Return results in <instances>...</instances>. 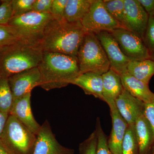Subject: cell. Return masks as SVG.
Here are the masks:
<instances>
[{"label":"cell","mask_w":154,"mask_h":154,"mask_svg":"<svg viewBox=\"0 0 154 154\" xmlns=\"http://www.w3.org/2000/svg\"><path fill=\"white\" fill-rule=\"evenodd\" d=\"M153 16L154 17V14H153Z\"/></svg>","instance_id":"40"},{"label":"cell","mask_w":154,"mask_h":154,"mask_svg":"<svg viewBox=\"0 0 154 154\" xmlns=\"http://www.w3.org/2000/svg\"><path fill=\"white\" fill-rule=\"evenodd\" d=\"M112 118V127L108 140L110 150L113 154H122V145L128 126L119 112L115 104L109 106Z\"/></svg>","instance_id":"15"},{"label":"cell","mask_w":154,"mask_h":154,"mask_svg":"<svg viewBox=\"0 0 154 154\" xmlns=\"http://www.w3.org/2000/svg\"><path fill=\"white\" fill-rule=\"evenodd\" d=\"M152 149L153 153H154V145L152 147Z\"/></svg>","instance_id":"38"},{"label":"cell","mask_w":154,"mask_h":154,"mask_svg":"<svg viewBox=\"0 0 154 154\" xmlns=\"http://www.w3.org/2000/svg\"><path fill=\"white\" fill-rule=\"evenodd\" d=\"M97 136V146L96 154H113L109 149L108 140L101 127L100 119L96 120V129Z\"/></svg>","instance_id":"26"},{"label":"cell","mask_w":154,"mask_h":154,"mask_svg":"<svg viewBox=\"0 0 154 154\" xmlns=\"http://www.w3.org/2000/svg\"><path fill=\"white\" fill-rule=\"evenodd\" d=\"M21 40L15 28L8 25H0V50Z\"/></svg>","instance_id":"25"},{"label":"cell","mask_w":154,"mask_h":154,"mask_svg":"<svg viewBox=\"0 0 154 154\" xmlns=\"http://www.w3.org/2000/svg\"><path fill=\"white\" fill-rule=\"evenodd\" d=\"M0 139L13 154H32L36 135L9 114Z\"/></svg>","instance_id":"6"},{"label":"cell","mask_w":154,"mask_h":154,"mask_svg":"<svg viewBox=\"0 0 154 154\" xmlns=\"http://www.w3.org/2000/svg\"><path fill=\"white\" fill-rule=\"evenodd\" d=\"M1 3H2V1H0V4H1Z\"/></svg>","instance_id":"39"},{"label":"cell","mask_w":154,"mask_h":154,"mask_svg":"<svg viewBox=\"0 0 154 154\" xmlns=\"http://www.w3.org/2000/svg\"><path fill=\"white\" fill-rule=\"evenodd\" d=\"M109 32L117 42L123 54L131 61L150 59V52L142 39L136 34L123 28Z\"/></svg>","instance_id":"8"},{"label":"cell","mask_w":154,"mask_h":154,"mask_svg":"<svg viewBox=\"0 0 154 154\" xmlns=\"http://www.w3.org/2000/svg\"><path fill=\"white\" fill-rule=\"evenodd\" d=\"M152 154H154V153H153Z\"/></svg>","instance_id":"41"},{"label":"cell","mask_w":154,"mask_h":154,"mask_svg":"<svg viewBox=\"0 0 154 154\" xmlns=\"http://www.w3.org/2000/svg\"><path fill=\"white\" fill-rule=\"evenodd\" d=\"M38 67L39 86L46 91L66 87L80 74L77 57L56 53L43 52Z\"/></svg>","instance_id":"2"},{"label":"cell","mask_w":154,"mask_h":154,"mask_svg":"<svg viewBox=\"0 0 154 154\" xmlns=\"http://www.w3.org/2000/svg\"><path fill=\"white\" fill-rule=\"evenodd\" d=\"M31 93L14 99L9 114L13 116L24 126L36 135L41 128L36 121L31 107Z\"/></svg>","instance_id":"13"},{"label":"cell","mask_w":154,"mask_h":154,"mask_svg":"<svg viewBox=\"0 0 154 154\" xmlns=\"http://www.w3.org/2000/svg\"><path fill=\"white\" fill-rule=\"evenodd\" d=\"M102 76L103 101L110 106L115 104L116 100L122 92L123 86L120 75L111 69H110Z\"/></svg>","instance_id":"19"},{"label":"cell","mask_w":154,"mask_h":154,"mask_svg":"<svg viewBox=\"0 0 154 154\" xmlns=\"http://www.w3.org/2000/svg\"><path fill=\"white\" fill-rule=\"evenodd\" d=\"M97 136L96 131L79 146V154H96Z\"/></svg>","instance_id":"28"},{"label":"cell","mask_w":154,"mask_h":154,"mask_svg":"<svg viewBox=\"0 0 154 154\" xmlns=\"http://www.w3.org/2000/svg\"><path fill=\"white\" fill-rule=\"evenodd\" d=\"M77 58L80 74L93 72L102 75L110 69L105 50L96 34L92 32L86 33Z\"/></svg>","instance_id":"4"},{"label":"cell","mask_w":154,"mask_h":154,"mask_svg":"<svg viewBox=\"0 0 154 154\" xmlns=\"http://www.w3.org/2000/svg\"><path fill=\"white\" fill-rule=\"evenodd\" d=\"M68 0H53L51 14L53 19L58 20L64 19L65 11Z\"/></svg>","instance_id":"31"},{"label":"cell","mask_w":154,"mask_h":154,"mask_svg":"<svg viewBox=\"0 0 154 154\" xmlns=\"http://www.w3.org/2000/svg\"><path fill=\"white\" fill-rule=\"evenodd\" d=\"M142 40L150 52H154V17L152 14L149 15L148 22Z\"/></svg>","instance_id":"29"},{"label":"cell","mask_w":154,"mask_h":154,"mask_svg":"<svg viewBox=\"0 0 154 154\" xmlns=\"http://www.w3.org/2000/svg\"><path fill=\"white\" fill-rule=\"evenodd\" d=\"M81 22L87 32L96 34L122 28L107 12L102 0H93L89 11Z\"/></svg>","instance_id":"7"},{"label":"cell","mask_w":154,"mask_h":154,"mask_svg":"<svg viewBox=\"0 0 154 154\" xmlns=\"http://www.w3.org/2000/svg\"><path fill=\"white\" fill-rule=\"evenodd\" d=\"M87 31L81 22H70L53 18L45 30L40 47L43 52L77 57Z\"/></svg>","instance_id":"1"},{"label":"cell","mask_w":154,"mask_h":154,"mask_svg":"<svg viewBox=\"0 0 154 154\" xmlns=\"http://www.w3.org/2000/svg\"><path fill=\"white\" fill-rule=\"evenodd\" d=\"M93 0H68L64 19L67 22H81L91 8Z\"/></svg>","instance_id":"21"},{"label":"cell","mask_w":154,"mask_h":154,"mask_svg":"<svg viewBox=\"0 0 154 154\" xmlns=\"http://www.w3.org/2000/svg\"><path fill=\"white\" fill-rule=\"evenodd\" d=\"M149 15L145 11L138 0H124L123 28L143 38Z\"/></svg>","instance_id":"9"},{"label":"cell","mask_w":154,"mask_h":154,"mask_svg":"<svg viewBox=\"0 0 154 154\" xmlns=\"http://www.w3.org/2000/svg\"><path fill=\"white\" fill-rule=\"evenodd\" d=\"M0 154H13L0 139Z\"/></svg>","instance_id":"36"},{"label":"cell","mask_w":154,"mask_h":154,"mask_svg":"<svg viewBox=\"0 0 154 154\" xmlns=\"http://www.w3.org/2000/svg\"><path fill=\"white\" fill-rule=\"evenodd\" d=\"M13 102L8 78L0 75V111L9 114Z\"/></svg>","instance_id":"22"},{"label":"cell","mask_w":154,"mask_h":154,"mask_svg":"<svg viewBox=\"0 0 154 154\" xmlns=\"http://www.w3.org/2000/svg\"><path fill=\"white\" fill-rule=\"evenodd\" d=\"M127 73L149 85L154 75V61L150 59L140 61H131L127 67Z\"/></svg>","instance_id":"20"},{"label":"cell","mask_w":154,"mask_h":154,"mask_svg":"<svg viewBox=\"0 0 154 154\" xmlns=\"http://www.w3.org/2000/svg\"><path fill=\"white\" fill-rule=\"evenodd\" d=\"M122 154H139L134 125L128 127L122 145Z\"/></svg>","instance_id":"23"},{"label":"cell","mask_w":154,"mask_h":154,"mask_svg":"<svg viewBox=\"0 0 154 154\" xmlns=\"http://www.w3.org/2000/svg\"><path fill=\"white\" fill-rule=\"evenodd\" d=\"M82 88L87 95H92L104 101L102 75L93 72L81 74L71 83Z\"/></svg>","instance_id":"16"},{"label":"cell","mask_w":154,"mask_h":154,"mask_svg":"<svg viewBox=\"0 0 154 154\" xmlns=\"http://www.w3.org/2000/svg\"><path fill=\"white\" fill-rule=\"evenodd\" d=\"M105 50L110 69L119 75L127 72L130 60L123 54L118 43L110 32L103 31L96 34Z\"/></svg>","instance_id":"10"},{"label":"cell","mask_w":154,"mask_h":154,"mask_svg":"<svg viewBox=\"0 0 154 154\" xmlns=\"http://www.w3.org/2000/svg\"><path fill=\"white\" fill-rule=\"evenodd\" d=\"M139 2L149 15L154 14V0H138Z\"/></svg>","instance_id":"34"},{"label":"cell","mask_w":154,"mask_h":154,"mask_svg":"<svg viewBox=\"0 0 154 154\" xmlns=\"http://www.w3.org/2000/svg\"><path fill=\"white\" fill-rule=\"evenodd\" d=\"M74 150L64 146L59 143L49 122L45 120L36 135L32 154H74Z\"/></svg>","instance_id":"11"},{"label":"cell","mask_w":154,"mask_h":154,"mask_svg":"<svg viewBox=\"0 0 154 154\" xmlns=\"http://www.w3.org/2000/svg\"><path fill=\"white\" fill-rule=\"evenodd\" d=\"M120 77L123 88L131 96L144 103H149L154 99V94L150 90L149 85L127 72L120 75Z\"/></svg>","instance_id":"17"},{"label":"cell","mask_w":154,"mask_h":154,"mask_svg":"<svg viewBox=\"0 0 154 154\" xmlns=\"http://www.w3.org/2000/svg\"><path fill=\"white\" fill-rule=\"evenodd\" d=\"M134 126L139 154H147L154 145L153 132L150 124L143 114L136 119Z\"/></svg>","instance_id":"18"},{"label":"cell","mask_w":154,"mask_h":154,"mask_svg":"<svg viewBox=\"0 0 154 154\" xmlns=\"http://www.w3.org/2000/svg\"><path fill=\"white\" fill-rule=\"evenodd\" d=\"M53 0H35L32 11L39 13L51 14Z\"/></svg>","instance_id":"32"},{"label":"cell","mask_w":154,"mask_h":154,"mask_svg":"<svg viewBox=\"0 0 154 154\" xmlns=\"http://www.w3.org/2000/svg\"><path fill=\"white\" fill-rule=\"evenodd\" d=\"M34 1L35 0H11L13 17L21 16L32 11Z\"/></svg>","instance_id":"27"},{"label":"cell","mask_w":154,"mask_h":154,"mask_svg":"<svg viewBox=\"0 0 154 154\" xmlns=\"http://www.w3.org/2000/svg\"><path fill=\"white\" fill-rule=\"evenodd\" d=\"M12 17L11 0H2L0 4V25H8Z\"/></svg>","instance_id":"30"},{"label":"cell","mask_w":154,"mask_h":154,"mask_svg":"<svg viewBox=\"0 0 154 154\" xmlns=\"http://www.w3.org/2000/svg\"><path fill=\"white\" fill-rule=\"evenodd\" d=\"M102 2L110 16L123 28L124 0H102Z\"/></svg>","instance_id":"24"},{"label":"cell","mask_w":154,"mask_h":154,"mask_svg":"<svg viewBox=\"0 0 154 154\" xmlns=\"http://www.w3.org/2000/svg\"><path fill=\"white\" fill-rule=\"evenodd\" d=\"M150 59L154 61V51L150 53Z\"/></svg>","instance_id":"37"},{"label":"cell","mask_w":154,"mask_h":154,"mask_svg":"<svg viewBox=\"0 0 154 154\" xmlns=\"http://www.w3.org/2000/svg\"><path fill=\"white\" fill-rule=\"evenodd\" d=\"M9 116V113L0 111V138L2 136L5 127Z\"/></svg>","instance_id":"35"},{"label":"cell","mask_w":154,"mask_h":154,"mask_svg":"<svg viewBox=\"0 0 154 154\" xmlns=\"http://www.w3.org/2000/svg\"><path fill=\"white\" fill-rule=\"evenodd\" d=\"M14 100L21 98L40 86L41 75L38 67L18 73L8 78Z\"/></svg>","instance_id":"12"},{"label":"cell","mask_w":154,"mask_h":154,"mask_svg":"<svg viewBox=\"0 0 154 154\" xmlns=\"http://www.w3.org/2000/svg\"><path fill=\"white\" fill-rule=\"evenodd\" d=\"M115 105L120 115L128 125H134L138 117L144 114L145 103L131 96L124 88L116 100Z\"/></svg>","instance_id":"14"},{"label":"cell","mask_w":154,"mask_h":154,"mask_svg":"<svg viewBox=\"0 0 154 154\" xmlns=\"http://www.w3.org/2000/svg\"><path fill=\"white\" fill-rule=\"evenodd\" d=\"M144 115L150 124L154 137V99L149 103H145Z\"/></svg>","instance_id":"33"},{"label":"cell","mask_w":154,"mask_h":154,"mask_svg":"<svg viewBox=\"0 0 154 154\" xmlns=\"http://www.w3.org/2000/svg\"><path fill=\"white\" fill-rule=\"evenodd\" d=\"M43 52L39 45L19 41L0 50V75L6 78L38 67Z\"/></svg>","instance_id":"3"},{"label":"cell","mask_w":154,"mask_h":154,"mask_svg":"<svg viewBox=\"0 0 154 154\" xmlns=\"http://www.w3.org/2000/svg\"><path fill=\"white\" fill-rule=\"evenodd\" d=\"M53 18L51 14L32 11L21 16L12 17L8 25L16 29L22 41L40 46L45 28Z\"/></svg>","instance_id":"5"}]
</instances>
